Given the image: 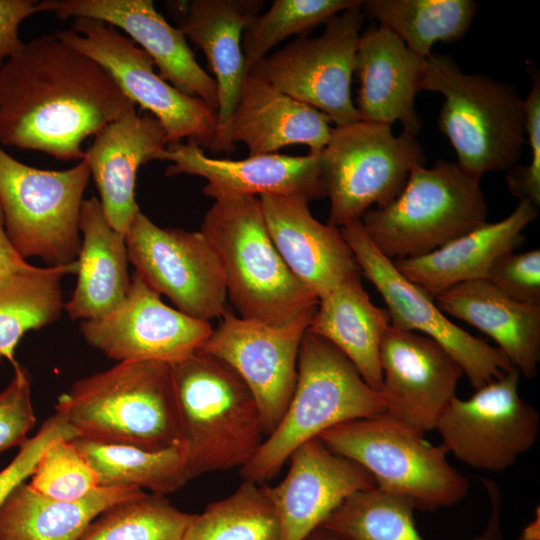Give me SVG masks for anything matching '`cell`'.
<instances>
[{
    "instance_id": "1",
    "label": "cell",
    "mask_w": 540,
    "mask_h": 540,
    "mask_svg": "<svg viewBox=\"0 0 540 540\" xmlns=\"http://www.w3.org/2000/svg\"><path fill=\"white\" fill-rule=\"evenodd\" d=\"M111 75L55 34L24 43L0 68V144L82 160V143L136 110Z\"/></svg>"
},
{
    "instance_id": "2",
    "label": "cell",
    "mask_w": 540,
    "mask_h": 540,
    "mask_svg": "<svg viewBox=\"0 0 540 540\" xmlns=\"http://www.w3.org/2000/svg\"><path fill=\"white\" fill-rule=\"evenodd\" d=\"M78 437L146 450L180 444L170 364L123 361L77 380L55 405Z\"/></svg>"
},
{
    "instance_id": "3",
    "label": "cell",
    "mask_w": 540,
    "mask_h": 540,
    "mask_svg": "<svg viewBox=\"0 0 540 540\" xmlns=\"http://www.w3.org/2000/svg\"><path fill=\"white\" fill-rule=\"evenodd\" d=\"M170 367L189 480L242 468L266 438L247 385L225 362L200 351Z\"/></svg>"
},
{
    "instance_id": "4",
    "label": "cell",
    "mask_w": 540,
    "mask_h": 540,
    "mask_svg": "<svg viewBox=\"0 0 540 540\" xmlns=\"http://www.w3.org/2000/svg\"><path fill=\"white\" fill-rule=\"evenodd\" d=\"M200 232L220 262L227 296L240 317L279 326L318 306V297L277 251L256 196L214 199Z\"/></svg>"
},
{
    "instance_id": "5",
    "label": "cell",
    "mask_w": 540,
    "mask_h": 540,
    "mask_svg": "<svg viewBox=\"0 0 540 540\" xmlns=\"http://www.w3.org/2000/svg\"><path fill=\"white\" fill-rule=\"evenodd\" d=\"M381 413L384 404L380 393L364 381L352 362L329 341L306 330L286 411L240 469L241 475L244 480L264 484L302 443L337 424Z\"/></svg>"
},
{
    "instance_id": "6",
    "label": "cell",
    "mask_w": 540,
    "mask_h": 540,
    "mask_svg": "<svg viewBox=\"0 0 540 540\" xmlns=\"http://www.w3.org/2000/svg\"><path fill=\"white\" fill-rule=\"evenodd\" d=\"M421 87L443 95L438 127L466 174L480 181L517 165L526 133L523 99L513 85L464 73L450 56L430 54Z\"/></svg>"
},
{
    "instance_id": "7",
    "label": "cell",
    "mask_w": 540,
    "mask_h": 540,
    "mask_svg": "<svg viewBox=\"0 0 540 540\" xmlns=\"http://www.w3.org/2000/svg\"><path fill=\"white\" fill-rule=\"evenodd\" d=\"M480 181L455 162L415 167L402 191L387 205L369 209L362 226L387 258L428 254L487 222Z\"/></svg>"
},
{
    "instance_id": "8",
    "label": "cell",
    "mask_w": 540,
    "mask_h": 540,
    "mask_svg": "<svg viewBox=\"0 0 540 540\" xmlns=\"http://www.w3.org/2000/svg\"><path fill=\"white\" fill-rule=\"evenodd\" d=\"M318 438L365 468L378 489L411 499L416 509L435 511L468 494V479L448 463L442 444H430L385 412L337 424Z\"/></svg>"
},
{
    "instance_id": "9",
    "label": "cell",
    "mask_w": 540,
    "mask_h": 540,
    "mask_svg": "<svg viewBox=\"0 0 540 540\" xmlns=\"http://www.w3.org/2000/svg\"><path fill=\"white\" fill-rule=\"evenodd\" d=\"M90 177L85 159L65 170L40 169L18 161L0 144V207L8 238L21 257H38L50 266L77 260Z\"/></svg>"
},
{
    "instance_id": "10",
    "label": "cell",
    "mask_w": 540,
    "mask_h": 540,
    "mask_svg": "<svg viewBox=\"0 0 540 540\" xmlns=\"http://www.w3.org/2000/svg\"><path fill=\"white\" fill-rule=\"evenodd\" d=\"M426 158L415 135L395 136L392 126L359 120L332 128L319 153L322 184L330 199L328 225L360 220L402 191L411 171Z\"/></svg>"
},
{
    "instance_id": "11",
    "label": "cell",
    "mask_w": 540,
    "mask_h": 540,
    "mask_svg": "<svg viewBox=\"0 0 540 540\" xmlns=\"http://www.w3.org/2000/svg\"><path fill=\"white\" fill-rule=\"evenodd\" d=\"M54 34L101 65L130 101L155 117L168 144L186 139L210 149L217 112L164 80L154 71L151 57L117 28L96 19L74 18L71 29Z\"/></svg>"
},
{
    "instance_id": "12",
    "label": "cell",
    "mask_w": 540,
    "mask_h": 540,
    "mask_svg": "<svg viewBox=\"0 0 540 540\" xmlns=\"http://www.w3.org/2000/svg\"><path fill=\"white\" fill-rule=\"evenodd\" d=\"M364 19L361 4L344 10L324 24L320 36H298L250 72L316 108L335 126L357 122L351 82Z\"/></svg>"
},
{
    "instance_id": "13",
    "label": "cell",
    "mask_w": 540,
    "mask_h": 540,
    "mask_svg": "<svg viewBox=\"0 0 540 540\" xmlns=\"http://www.w3.org/2000/svg\"><path fill=\"white\" fill-rule=\"evenodd\" d=\"M340 231L361 274L385 301L391 326L422 334L441 345L458 362L475 390L513 367L498 347L455 325L426 290L406 279L393 261L375 247L361 220L345 224Z\"/></svg>"
},
{
    "instance_id": "14",
    "label": "cell",
    "mask_w": 540,
    "mask_h": 540,
    "mask_svg": "<svg viewBox=\"0 0 540 540\" xmlns=\"http://www.w3.org/2000/svg\"><path fill=\"white\" fill-rule=\"evenodd\" d=\"M520 377L512 367L470 398L451 400L435 427L447 452L470 467L501 472L534 446L540 415L520 396Z\"/></svg>"
},
{
    "instance_id": "15",
    "label": "cell",
    "mask_w": 540,
    "mask_h": 540,
    "mask_svg": "<svg viewBox=\"0 0 540 540\" xmlns=\"http://www.w3.org/2000/svg\"><path fill=\"white\" fill-rule=\"evenodd\" d=\"M129 261L177 310L209 321L223 316L227 289L220 262L199 232L162 228L139 211L125 233Z\"/></svg>"
},
{
    "instance_id": "16",
    "label": "cell",
    "mask_w": 540,
    "mask_h": 540,
    "mask_svg": "<svg viewBox=\"0 0 540 540\" xmlns=\"http://www.w3.org/2000/svg\"><path fill=\"white\" fill-rule=\"evenodd\" d=\"M309 309L283 325L237 317L228 310L198 350L229 365L254 396L269 436L292 397L302 338L315 314Z\"/></svg>"
},
{
    "instance_id": "17",
    "label": "cell",
    "mask_w": 540,
    "mask_h": 540,
    "mask_svg": "<svg viewBox=\"0 0 540 540\" xmlns=\"http://www.w3.org/2000/svg\"><path fill=\"white\" fill-rule=\"evenodd\" d=\"M80 330L90 346L118 362L172 364L197 352L213 328L164 304L134 273L124 302L101 318L82 321Z\"/></svg>"
},
{
    "instance_id": "18",
    "label": "cell",
    "mask_w": 540,
    "mask_h": 540,
    "mask_svg": "<svg viewBox=\"0 0 540 540\" xmlns=\"http://www.w3.org/2000/svg\"><path fill=\"white\" fill-rule=\"evenodd\" d=\"M380 366L384 412L423 435L435 429L464 374L437 342L391 325L381 340Z\"/></svg>"
},
{
    "instance_id": "19",
    "label": "cell",
    "mask_w": 540,
    "mask_h": 540,
    "mask_svg": "<svg viewBox=\"0 0 540 540\" xmlns=\"http://www.w3.org/2000/svg\"><path fill=\"white\" fill-rule=\"evenodd\" d=\"M157 160L170 162L166 176L203 177V193L213 199L225 196L279 195L310 202L326 196L319 154L291 156L278 153L248 156L242 160L207 156L193 143H169Z\"/></svg>"
},
{
    "instance_id": "20",
    "label": "cell",
    "mask_w": 540,
    "mask_h": 540,
    "mask_svg": "<svg viewBox=\"0 0 540 540\" xmlns=\"http://www.w3.org/2000/svg\"><path fill=\"white\" fill-rule=\"evenodd\" d=\"M59 19L91 18L125 32L158 67L159 75L182 93L217 112L213 77L198 64L183 32L167 22L151 0H47Z\"/></svg>"
},
{
    "instance_id": "21",
    "label": "cell",
    "mask_w": 540,
    "mask_h": 540,
    "mask_svg": "<svg viewBox=\"0 0 540 540\" xmlns=\"http://www.w3.org/2000/svg\"><path fill=\"white\" fill-rule=\"evenodd\" d=\"M289 460L284 479L269 487L282 540H304L349 495L376 487L365 468L332 452L318 437L299 445Z\"/></svg>"
},
{
    "instance_id": "22",
    "label": "cell",
    "mask_w": 540,
    "mask_h": 540,
    "mask_svg": "<svg viewBox=\"0 0 540 540\" xmlns=\"http://www.w3.org/2000/svg\"><path fill=\"white\" fill-rule=\"evenodd\" d=\"M169 13L206 56L218 91L217 130L210 147L223 152L226 132L249 74L242 36L263 6L260 0H190L166 2Z\"/></svg>"
},
{
    "instance_id": "23",
    "label": "cell",
    "mask_w": 540,
    "mask_h": 540,
    "mask_svg": "<svg viewBox=\"0 0 540 540\" xmlns=\"http://www.w3.org/2000/svg\"><path fill=\"white\" fill-rule=\"evenodd\" d=\"M268 233L294 276L320 300L361 271L340 228L319 222L306 200L259 197Z\"/></svg>"
},
{
    "instance_id": "24",
    "label": "cell",
    "mask_w": 540,
    "mask_h": 540,
    "mask_svg": "<svg viewBox=\"0 0 540 540\" xmlns=\"http://www.w3.org/2000/svg\"><path fill=\"white\" fill-rule=\"evenodd\" d=\"M425 58L414 54L382 26L361 32L355 70L360 82L356 109L362 121L392 126L417 135L421 122L415 97L422 90Z\"/></svg>"
},
{
    "instance_id": "25",
    "label": "cell",
    "mask_w": 540,
    "mask_h": 540,
    "mask_svg": "<svg viewBox=\"0 0 540 540\" xmlns=\"http://www.w3.org/2000/svg\"><path fill=\"white\" fill-rule=\"evenodd\" d=\"M167 139L151 114L131 111L94 135L85 156L100 195L104 215L113 229L126 233L140 211L135 200L139 167L158 158Z\"/></svg>"
},
{
    "instance_id": "26",
    "label": "cell",
    "mask_w": 540,
    "mask_h": 540,
    "mask_svg": "<svg viewBox=\"0 0 540 540\" xmlns=\"http://www.w3.org/2000/svg\"><path fill=\"white\" fill-rule=\"evenodd\" d=\"M330 119L316 108L296 100L273 85L249 73L232 114L223 152L244 143L249 156L275 153L294 144L306 145L319 154L328 143Z\"/></svg>"
},
{
    "instance_id": "27",
    "label": "cell",
    "mask_w": 540,
    "mask_h": 540,
    "mask_svg": "<svg viewBox=\"0 0 540 540\" xmlns=\"http://www.w3.org/2000/svg\"><path fill=\"white\" fill-rule=\"evenodd\" d=\"M537 208L520 200L504 219L486 222L428 254L397 259L394 266L433 298L456 284L485 279L498 257L524 242L523 230L537 217Z\"/></svg>"
},
{
    "instance_id": "28",
    "label": "cell",
    "mask_w": 540,
    "mask_h": 540,
    "mask_svg": "<svg viewBox=\"0 0 540 540\" xmlns=\"http://www.w3.org/2000/svg\"><path fill=\"white\" fill-rule=\"evenodd\" d=\"M437 307L490 336L527 379L540 361V305L513 300L485 279L456 284L438 294Z\"/></svg>"
},
{
    "instance_id": "29",
    "label": "cell",
    "mask_w": 540,
    "mask_h": 540,
    "mask_svg": "<svg viewBox=\"0 0 540 540\" xmlns=\"http://www.w3.org/2000/svg\"><path fill=\"white\" fill-rule=\"evenodd\" d=\"M77 282L64 309L71 319L94 320L117 309L131 287L125 234L108 223L99 199H84Z\"/></svg>"
},
{
    "instance_id": "30",
    "label": "cell",
    "mask_w": 540,
    "mask_h": 540,
    "mask_svg": "<svg viewBox=\"0 0 540 540\" xmlns=\"http://www.w3.org/2000/svg\"><path fill=\"white\" fill-rule=\"evenodd\" d=\"M390 325L386 309L364 290L361 275L352 277L319 300L307 331L329 341L356 367L364 381L380 391V344Z\"/></svg>"
},
{
    "instance_id": "31",
    "label": "cell",
    "mask_w": 540,
    "mask_h": 540,
    "mask_svg": "<svg viewBox=\"0 0 540 540\" xmlns=\"http://www.w3.org/2000/svg\"><path fill=\"white\" fill-rule=\"evenodd\" d=\"M145 492L129 486H99L80 499L64 501L44 496L23 482L0 510V540H77L105 509Z\"/></svg>"
},
{
    "instance_id": "32",
    "label": "cell",
    "mask_w": 540,
    "mask_h": 540,
    "mask_svg": "<svg viewBox=\"0 0 540 540\" xmlns=\"http://www.w3.org/2000/svg\"><path fill=\"white\" fill-rule=\"evenodd\" d=\"M490 502L485 530L469 540H503L501 492L496 482L481 478ZM413 501L377 487L349 495L320 525L338 540H425L414 521Z\"/></svg>"
},
{
    "instance_id": "33",
    "label": "cell",
    "mask_w": 540,
    "mask_h": 540,
    "mask_svg": "<svg viewBox=\"0 0 540 540\" xmlns=\"http://www.w3.org/2000/svg\"><path fill=\"white\" fill-rule=\"evenodd\" d=\"M77 260L17 273L0 285V364H17L14 352L22 336L56 321L64 308L61 281L76 274Z\"/></svg>"
},
{
    "instance_id": "34",
    "label": "cell",
    "mask_w": 540,
    "mask_h": 540,
    "mask_svg": "<svg viewBox=\"0 0 540 540\" xmlns=\"http://www.w3.org/2000/svg\"><path fill=\"white\" fill-rule=\"evenodd\" d=\"M478 9L472 0H366L364 16L395 34L414 54L427 58L438 42H453L469 29Z\"/></svg>"
},
{
    "instance_id": "35",
    "label": "cell",
    "mask_w": 540,
    "mask_h": 540,
    "mask_svg": "<svg viewBox=\"0 0 540 540\" xmlns=\"http://www.w3.org/2000/svg\"><path fill=\"white\" fill-rule=\"evenodd\" d=\"M90 464L100 486H129L166 495L188 481L181 444L164 450L72 439Z\"/></svg>"
},
{
    "instance_id": "36",
    "label": "cell",
    "mask_w": 540,
    "mask_h": 540,
    "mask_svg": "<svg viewBox=\"0 0 540 540\" xmlns=\"http://www.w3.org/2000/svg\"><path fill=\"white\" fill-rule=\"evenodd\" d=\"M184 540H282L269 486L244 480L231 495L194 514Z\"/></svg>"
},
{
    "instance_id": "37",
    "label": "cell",
    "mask_w": 540,
    "mask_h": 540,
    "mask_svg": "<svg viewBox=\"0 0 540 540\" xmlns=\"http://www.w3.org/2000/svg\"><path fill=\"white\" fill-rule=\"evenodd\" d=\"M193 515L145 492L105 509L77 540H184Z\"/></svg>"
},
{
    "instance_id": "38",
    "label": "cell",
    "mask_w": 540,
    "mask_h": 540,
    "mask_svg": "<svg viewBox=\"0 0 540 540\" xmlns=\"http://www.w3.org/2000/svg\"><path fill=\"white\" fill-rule=\"evenodd\" d=\"M361 4L359 0H274L249 23L242 36L247 71L290 36H305L338 13Z\"/></svg>"
},
{
    "instance_id": "39",
    "label": "cell",
    "mask_w": 540,
    "mask_h": 540,
    "mask_svg": "<svg viewBox=\"0 0 540 540\" xmlns=\"http://www.w3.org/2000/svg\"><path fill=\"white\" fill-rule=\"evenodd\" d=\"M29 478L28 484L38 493L64 501L80 499L100 486L72 439L64 438L46 447Z\"/></svg>"
},
{
    "instance_id": "40",
    "label": "cell",
    "mask_w": 540,
    "mask_h": 540,
    "mask_svg": "<svg viewBox=\"0 0 540 540\" xmlns=\"http://www.w3.org/2000/svg\"><path fill=\"white\" fill-rule=\"evenodd\" d=\"M485 280L513 300L540 305V250L501 255L491 265Z\"/></svg>"
},
{
    "instance_id": "41",
    "label": "cell",
    "mask_w": 540,
    "mask_h": 540,
    "mask_svg": "<svg viewBox=\"0 0 540 540\" xmlns=\"http://www.w3.org/2000/svg\"><path fill=\"white\" fill-rule=\"evenodd\" d=\"M9 385L0 393V453L27 440L36 417L31 397V376L18 363Z\"/></svg>"
},
{
    "instance_id": "42",
    "label": "cell",
    "mask_w": 540,
    "mask_h": 540,
    "mask_svg": "<svg viewBox=\"0 0 540 540\" xmlns=\"http://www.w3.org/2000/svg\"><path fill=\"white\" fill-rule=\"evenodd\" d=\"M532 87L523 99L525 133L531 152L528 165H516L506 177V184L515 197L527 200L535 206L540 205V77L533 68Z\"/></svg>"
},
{
    "instance_id": "43",
    "label": "cell",
    "mask_w": 540,
    "mask_h": 540,
    "mask_svg": "<svg viewBox=\"0 0 540 540\" xmlns=\"http://www.w3.org/2000/svg\"><path fill=\"white\" fill-rule=\"evenodd\" d=\"M77 437V433L60 414L51 415L38 432L19 447L13 460L0 471V510L14 489L31 476L39 458L51 442Z\"/></svg>"
},
{
    "instance_id": "44",
    "label": "cell",
    "mask_w": 540,
    "mask_h": 540,
    "mask_svg": "<svg viewBox=\"0 0 540 540\" xmlns=\"http://www.w3.org/2000/svg\"><path fill=\"white\" fill-rule=\"evenodd\" d=\"M48 11L47 0H0V68L24 44L19 26L29 16Z\"/></svg>"
},
{
    "instance_id": "45",
    "label": "cell",
    "mask_w": 540,
    "mask_h": 540,
    "mask_svg": "<svg viewBox=\"0 0 540 540\" xmlns=\"http://www.w3.org/2000/svg\"><path fill=\"white\" fill-rule=\"evenodd\" d=\"M32 266L20 256L8 238L0 207V285L17 273L28 270Z\"/></svg>"
},
{
    "instance_id": "46",
    "label": "cell",
    "mask_w": 540,
    "mask_h": 540,
    "mask_svg": "<svg viewBox=\"0 0 540 540\" xmlns=\"http://www.w3.org/2000/svg\"><path fill=\"white\" fill-rule=\"evenodd\" d=\"M304 540H338L322 527L316 528Z\"/></svg>"
}]
</instances>
